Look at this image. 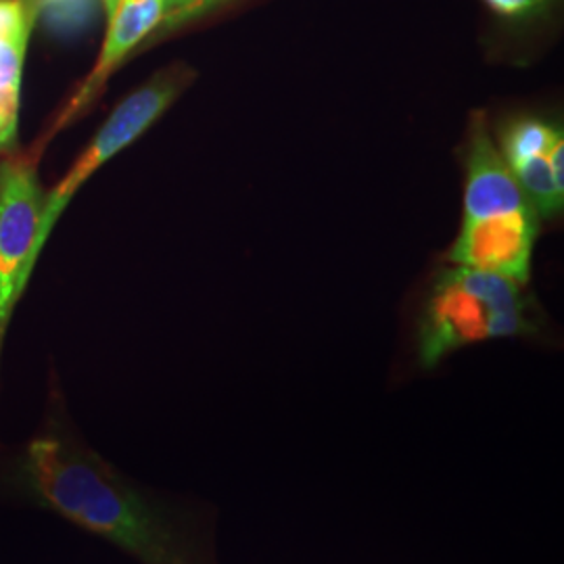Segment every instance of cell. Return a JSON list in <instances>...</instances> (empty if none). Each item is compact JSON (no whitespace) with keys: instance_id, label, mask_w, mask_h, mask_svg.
<instances>
[{"instance_id":"cell-1","label":"cell","mask_w":564,"mask_h":564,"mask_svg":"<svg viewBox=\"0 0 564 564\" xmlns=\"http://www.w3.org/2000/svg\"><path fill=\"white\" fill-rule=\"evenodd\" d=\"M0 502L55 514L139 564H220L214 506L130 479L57 408L28 442L0 445Z\"/></svg>"},{"instance_id":"cell-2","label":"cell","mask_w":564,"mask_h":564,"mask_svg":"<svg viewBox=\"0 0 564 564\" xmlns=\"http://www.w3.org/2000/svg\"><path fill=\"white\" fill-rule=\"evenodd\" d=\"M463 207L447 262L527 284L542 218L510 174L484 111L470 120Z\"/></svg>"},{"instance_id":"cell-3","label":"cell","mask_w":564,"mask_h":564,"mask_svg":"<svg viewBox=\"0 0 564 564\" xmlns=\"http://www.w3.org/2000/svg\"><path fill=\"white\" fill-rule=\"evenodd\" d=\"M527 284L464 265L444 268L429 289L416 335L419 362L435 368L475 343L538 330Z\"/></svg>"},{"instance_id":"cell-4","label":"cell","mask_w":564,"mask_h":564,"mask_svg":"<svg viewBox=\"0 0 564 564\" xmlns=\"http://www.w3.org/2000/svg\"><path fill=\"white\" fill-rule=\"evenodd\" d=\"M191 80V72L170 69L155 76L147 86L132 93L120 107L105 121L97 139L86 149L80 162L67 174V178L51 193V197L42 207L41 235H39V253L42 245L48 239L53 224L57 223L61 212L74 197V193L88 181L102 163L118 155L130 142L137 141L142 132L162 116L163 111L174 102Z\"/></svg>"},{"instance_id":"cell-5","label":"cell","mask_w":564,"mask_h":564,"mask_svg":"<svg viewBox=\"0 0 564 564\" xmlns=\"http://www.w3.org/2000/svg\"><path fill=\"white\" fill-rule=\"evenodd\" d=\"M510 174L540 218H556L564 207V130L561 123L521 116L508 121L496 142Z\"/></svg>"},{"instance_id":"cell-6","label":"cell","mask_w":564,"mask_h":564,"mask_svg":"<svg viewBox=\"0 0 564 564\" xmlns=\"http://www.w3.org/2000/svg\"><path fill=\"white\" fill-rule=\"evenodd\" d=\"M165 13V0H118L116 9L109 13V30L97 67L93 69L88 80L84 82L76 99L65 109L61 123L76 116L101 93L111 72L139 42L144 41L162 23Z\"/></svg>"},{"instance_id":"cell-7","label":"cell","mask_w":564,"mask_h":564,"mask_svg":"<svg viewBox=\"0 0 564 564\" xmlns=\"http://www.w3.org/2000/svg\"><path fill=\"white\" fill-rule=\"evenodd\" d=\"M32 28L0 39V151L13 147L18 134L21 67Z\"/></svg>"},{"instance_id":"cell-8","label":"cell","mask_w":564,"mask_h":564,"mask_svg":"<svg viewBox=\"0 0 564 564\" xmlns=\"http://www.w3.org/2000/svg\"><path fill=\"white\" fill-rule=\"evenodd\" d=\"M491 11L508 20H527L540 15L554 0H485Z\"/></svg>"},{"instance_id":"cell-9","label":"cell","mask_w":564,"mask_h":564,"mask_svg":"<svg viewBox=\"0 0 564 564\" xmlns=\"http://www.w3.org/2000/svg\"><path fill=\"white\" fill-rule=\"evenodd\" d=\"M226 2H230V0H191L188 4H184L181 9L165 13L160 25H162L163 30L178 28V25L188 23V21L203 18L205 13H209V11H214V9H220Z\"/></svg>"},{"instance_id":"cell-10","label":"cell","mask_w":564,"mask_h":564,"mask_svg":"<svg viewBox=\"0 0 564 564\" xmlns=\"http://www.w3.org/2000/svg\"><path fill=\"white\" fill-rule=\"evenodd\" d=\"M34 4H36V9L41 11L42 7H51V4H59V2H65V0H32ZM105 2V9H107V15L116 9V4H118V0H102Z\"/></svg>"},{"instance_id":"cell-11","label":"cell","mask_w":564,"mask_h":564,"mask_svg":"<svg viewBox=\"0 0 564 564\" xmlns=\"http://www.w3.org/2000/svg\"><path fill=\"white\" fill-rule=\"evenodd\" d=\"M191 0H165V4H167V13L170 11H176V9H181L184 4H188Z\"/></svg>"}]
</instances>
